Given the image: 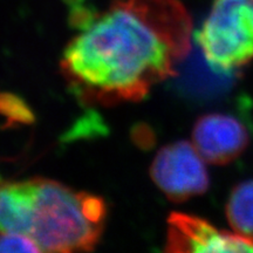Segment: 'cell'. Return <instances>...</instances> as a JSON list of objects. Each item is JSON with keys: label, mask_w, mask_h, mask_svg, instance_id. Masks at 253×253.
Returning <instances> with one entry per match:
<instances>
[{"label": "cell", "mask_w": 253, "mask_h": 253, "mask_svg": "<svg viewBox=\"0 0 253 253\" xmlns=\"http://www.w3.org/2000/svg\"><path fill=\"white\" fill-rule=\"evenodd\" d=\"M179 0H115L66 47L61 69L82 102H137L176 73L191 49Z\"/></svg>", "instance_id": "cell-1"}, {"label": "cell", "mask_w": 253, "mask_h": 253, "mask_svg": "<svg viewBox=\"0 0 253 253\" xmlns=\"http://www.w3.org/2000/svg\"><path fill=\"white\" fill-rule=\"evenodd\" d=\"M104 201L61 183L34 178L28 237L40 252L91 251L104 227Z\"/></svg>", "instance_id": "cell-2"}, {"label": "cell", "mask_w": 253, "mask_h": 253, "mask_svg": "<svg viewBox=\"0 0 253 253\" xmlns=\"http://www.w3.org/2000/svg\"><path fill=\"white\" fill-rule=\"evenodd\" d=\"M196 41L217 72L233 71L251 61L253 0H213Z\"/></svg>", "instance_id": "cell-3"}, {"label": "cell", "mask_w": 253, "mask_h": 253, "mask_svg": "<svg viewBox=\"0 0 253 253\" xmlns=\"http://www.w3.org/2000/svg\"><path fill=\"white\" fill-rule=\"evenodd\" d=\"M150 176L173 202L203 195L210 183L204 158L186 141L168 144L158 151L150 167Z\"/></svg>", "instance_id": "cell-4"}, {"label": "cell", "mask_w": 253, "mask_h": 253, "mask_svg": "<svg viewBox=\"0 0 253 253\" xmlns=\"http://www.w3.org/2000/svg\"><path fill=\"white\" fill-rule=\"evenodd\" d=\"M168 252H253V239L220 231L202 218L172 212L168 218Z\"/></svg>", "instance_id": "cell-5"}, {"label": "cell", "mask_w": 253, "mask_h": 253, "mask_svg": "<svg viewBox=\"0 0 253 253\" xmlns=\"http://www.w3.org/2000/svg\"><path fill=\"white\" fill-rule=\"evenodd\" d=\"M192 141L204 161L223 166L244 153L250 136L245 126L235 116L212 113L196 121Z\"/></svg>", "instance_id": "cell-6"}, {"label": "cell", "mask_w": 253, "mask_h": 253, "mask_svg": "<svg viewBox=\"0 0 253 253\" xmlns=\"http://www.w3.org/2000/svg\"><path fill=\"white\" fill-rule=\"evenodd\" d=\"M34 198V178L0 185V233L28 237Z\"/></svg>", "instance_id": "cell-7"}, {"label": "cell", "mask_w": 253, "mask_h": 253, "mask_svg": "<svg viewBox=\"0 0 253 253\" xmlns=\"http://www.w3.org/2000/svg\"><path fill=\"white\" fill-rule=\"evenodd\" d=\"M226 218L236 233L253 239V179L239 183L231 191Z\"/></svg>", "instance_id": "cell-8"}, {"label": "cell", "mask_w": 253, "mask_h": 253, "mask_svg": "<svg viewBox=\"0 0 253 253\" xmlns=\"http://www.w3.org/2000/svg\"><path fill=\"white\" fill-rule=\"evenodd\" d=\"M0 115L5 119L6 126L14 125H27L33 121V113L27 103L11 93L0 91Z\"/></svg>", "instance_id": "cell-9"}, {"label": "cell", "mask_w": 253, "mask_h": 253, "mask_svg": "<svg viewBox=\"0 0 253 253\" xmlns=\"http://www.w3.org/2000/svg\"><path fill=\"white\" fill-rule=\"evenodd\" d=\"M40 252L36 243L30 237L19 233H0V253Z\"/></svg>", "instance_id": "cell-10"}]
</instances>
